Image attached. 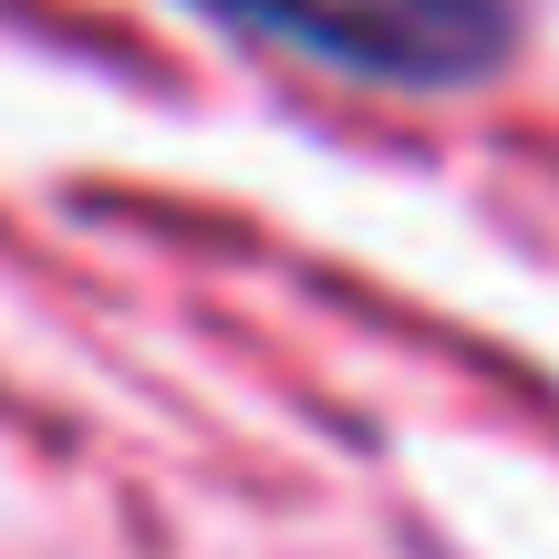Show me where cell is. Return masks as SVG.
<instances>
[{
    "instance_id": "1",
    "label": "cell",
    "mask_w": 559,
    "mask_h": 559,
    "mask_svg": "<svg viewBox=\"0 0 559 559\" xmlns=\"http://www.w3.org/2000/svg\"><path fill=\"white\" fill-rule=\"evenodd\" d=\"M198 11L383 94H466L519 52V0H198Z\"/></svg>"
}]
</instances>
